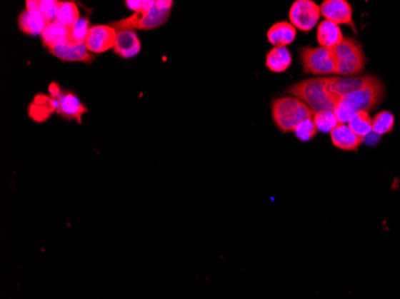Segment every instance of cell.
I'll return each mask as SVG.
<instances>
[{
  "label": "cell",
  "instance_id": "1",
  "mask_svg": "<svg viewBox=\"0 0 400 299\" xmlns=\"http://www.w3.org/2000/svg\"><path fill=\"white\" fill-rule=\"evenodd\" d=\"M385 93V86L378 77L367 86L348 96L343 97L334 107V114L339 123L345 125L357 111H368L376 107L382 101Z\"/></svg>",
  "mask_w": 400,
  "mask_h": 299
},
{
  "label": "cell",
  "instance_id": "2",
  "mask_svg": "<svg viewBox=\"0 0 400 299\" xmlns=\"http://www.w3.org/2000/svg\"><path fill=\"white\" fill-rule=\"evenodd\" d=\"M271 114L279 131L289 133L294 132L301 122L313 118L314 111L296 97L290 96L272 101Z\"/></svg>",
  "mask_w": 400,
  "mask_h": 299
},
{
  "label": "cell",
  "instance_id": "3",
  "mask_svg": "<svg viewBox=\"0 0 400 299\" xmlns=\"http://www.w3.org/2000/svg\"><path fill=\"white\" fill-rule=\"evenodd\" d=\"M286 93L296 97L311 108L314 113L334 111L336 101L332 98L326 88V77L311 78L291 85Z\"/></svg>",
  "mask_w": 400,
  "mask_h": 299
},
{
  "label": "cell",
  "instance_id": "4",
  "mask_svg": "<svg viewBox=\"0 0 400 299\" xmlns=\"http://www.w3.org/2000/svg\"><path fill=\"white\" fill-rule=\"evenodd\" d=\"M337 74L341 77H355L364 70L367 59L359 41L344 37L339 45L331 49Z\"/></svg>",
  "mask_w": 400,
  "mask_h": 299
},
{
  "label": "cell",
  "instance_id": "5",
  "mask_svg": "<svg viewBox=\"0 0 400 299\" xmlns=\"http://www.w3.org/2000/svg\"><path fill=\"white\" fill-rule=\"evenodd\" d=\"M171 0H156L155 8L144 14H134L130 17L111 23L116 30H151L167 22L173 8Z\"/></svg>",
  "mask_w": 400,
  "mask_h": 299
},
{
  "label": "cell",
  "instance_id": "6",
  "mask_svg": "<svg viewBox=\"0 0 400 299\" xmlns=\"http://www.w3.org/2000/svg\"><path fill=\"white\" fill-rule=\"evenodd\" d=\"M49 96L52 97L53 106L56 114L67 120L82 122L86 108L74 93L64 90L58 83H51L49 88Z\"/></svg>",
  "mask_w": 400,
  "mask_h": 299
},
{
  "label": "cell",
  "instance_id": "7",
  "mask_svg": "<svg viewBox=\"0 0 400 299\" xmlns=\"http://www.w3.org/2000/svg\"><path fill=\"white\" fill-rule=\"evenodd\" d=\"M300 63L306 74L324 76L337 74L331 49L324 47H304L300 49Z\"/></svg>",
  "mask_w": 400,
  "mask_h": 299
},
{
  "label": "cell",
  "instance_id": "8",
  "mask_svg": "<svg viewBox=\"0 0 400 299\" xmlns=\"http://www.w3.org/2000/svg\"><path fill=\"white\" fill-rule=\"evenodd\" d=\"M321 16L320 6L311 0H296L289 10V21L297 30L308 33L314 29Z\"/></svg>",
  "mask_w": 400,
  "mask_h": 299
},
{
  "label": "cell",
  "instance_id": "9",
  "mask_svg": "<svg viewBox=\"0 0 400 299\" xmlns=\"http://www.w3.org/2000/svg\"><path fill=\"white\" fill-rule=\"evenodd\" d=\"M375 76L362 77H326L327 91L338 103L343 97L359 91L374 81Z\"/></svg>",
  "mask_w": 400,
  "mask_h": 299
},
{
  "label": "cell",
  "instance_id": "10",
  "mask_svg": "<svg viewBox=\"0 0 400 299\" xmlns=\"http://www.w3.org/2000/svg\"><path fill=\"white\" fill-rule=\"evenodd\" d=\"M118 30L111 24H96L90 28L86 46L91 54H101L113 49Z\"/></svg>",
  "mask_w": 400,
  "mask_h": 299
},
{
  "label": "cell",
  "instance_id": "11",
  "mask_svg": "<svg viewBox=\"0 0 400 299\" xmlns=\"http://www.w3.org/2000/svg\"><path fill=\"white\" fill-rule=\"evenodd\" d=\"M320 11L325 21L337 26H349L356 31L351 5L346 0H325L320 5Z\"/></svg>",
  "mask_w": 400,
  "mask_h": 299
},
{
  "label": "cell",
  "instance_id": "12",
  "mask_svg": "<svg viewBox=\"0 0 400 299\" xmlns=\"http://www.w3.org/2000/svg\"><path fill=\"white\" fill-rule=\"evenodd\" d=\"M53 56L63 61H78V63H91L94 56L86 49V42L67 41L65 44L56 46L49 49Z\"/></svg>",
  "mask_w": 400,
  "mask_h": 299
},
{
  "label": "cell",
  "instance_id": "13",
  "mask_svg": "<svg viewBox=\"0 0 400 299\" xmlns=\"http://www.w3.org/2000/svg\"><path fill=\"white\" fill-rule=\"evenodd\" d=\"M141 49V42L134 30H118L115 37L114 51L124 59H131L138 56Z\"/></svg>",
  "mask_w": 400,
  "mask_h": 299
},
{
  "label": "cell",
  "instance_id": "14",
  "mask_svg": "<svg viewBox=\"0 0 400 299\" xmlns=\"http://www.w3.org/2000/svg\"><path fill=\"white\" fill-rule=\"evenodd\" d=\"M331 141L336 148L343 151H357L361 144L364 143V139L356 136L348 125H339L334 128L330 133Z\"/></svg>",
  "mask_w": 400,
  "mask_h": 299
},
{
  "label": "cell",
  "instance_id": "15",
  "mask_svg": "<svg viewBox=\"0 0 400 299\" xmlns=\"http://www.w3.org/2000/svg\"><path fill=\"white\" fill-rule=\"evenodd\" d=\"M267 40L274 47L291 45L297 36V29L290 22H277L267 31Z\"/></svg>",
  "mask_w": 400,
  "mask_h": 299
},
{
  "label": "cell",
  "instance_id": "16",
  "mask_svg": "<svg viewBox=\"0 0 400 299\" xmlns=\"http://www.w3.org/2000/svg\"><path fill=\"white\" fill-rule=\"evenodd\" d=\"M343 39L344 36L341 33V26L329 22V21L319 23L318 29H316V40H318L320 47L327 49H334L336 46L341 44Z\"/></svg>",
  "mask_w": 400,
  "mask_h": 299
},
{
  "label": "cell",
  "instance_id": "17",
  "mask_svg": "<svg viewBox=\"0 0 400 299\" xmlns=\"http://www.w3.org/2000/svg\"><path fill=\"white\" fill-rule=\"evenodd\" d=\"M41 37L45 47L51 49L71 40L70 28L64 26L56 19V21L49 22L46 26L44 33L41 34Z\"/></svg>",
  "mask_w": 400,
  "mask_h": 299
},
{
  "label": "cell",
  "instance_id": "18",
  "mask_svg": "<svg viewBox=\"0 0 400 299\" xmlns=\"http://www.w3.org/2000/svg\"><path fill=\"white\" fill-rule=\"evenodd\" d=\"M293 64V56L286 47H274L267 53L265 65L274 74L286 72Z\"/></svg>",
  "mask_w": 400,
  "mask_h": 299
},
{
  "label": "cell",
  "instance_id": "19",
  "mask_svg": "<svg viewBox=\"0 0 400 299\" xmlns=\"http://www.w3.org/2000/svg\"><path fill=\"white\" fill-rule=\"evenodd\" d=\"M49 22L40 14L33 11H23L19 17V29L26 35H41Z\"/></svg>",
  "mask_w": 400,
  "mask_h": 299
},
{
  "label": "cell",
  "instance_id": "20",
  "mask_svg": "<svg viewBox=\"0 0 400 299\" xmlns=\"http://www.w3.org/2000/svg\"><path fill=\"white\" fill-rule=\"evenodd\" d=\"M53 113H56V111L52 97L45 93L37 95L29 106V116L37 122L46 121Z\"/></svg>",
  "mask_w": 400,
  "mask_h": 299
},
{
  "label": "cell",
  "instance_id": "21",
  "mask_svg": "<svg viewBox=\"0 0 400 299\" xmlns=\"http://www.w3.org/2000/svg\"><path fill=\"white\" fill-rule=\"evenodd\" d=\"M59 5L60 1L56 0H28L26 10L40 14L49 23L56 21Z\"/></svg>",
  "mask_w": 400,
  "mask_h": 299
},
{
  "label": "cell",
  "instance_id": "22",
  "mask_svg": "<svg viewBox=\"0 0 400 299\" xmlns=\"http://www.w3.org/2000/svg\"><path fill=\"white\" fill-rule=\"evenodd\" d=\"M349 128L359 138H364L373 132V118L368 111H357L348 122Z\"/></svg>",
  "mask_w": 400,
  "mask_h": 299
},
{
  "label": "cell",
  "instance_id": "23",
  "mask_svg": "<svg viewBox=\"0 0 400 299\" xmlns=\"http://www.w3.org/2000/svg\"><path fill=\"white\" fill-rule=\"evenodd\" d=\"M82 19L79 15V9L74 1H60L58 14H56V21L61 23L64 26L72 28L76 23Z\"/></svg>",
  "mask_w": 400,
  "mask_h": 299
},
{
  "label": "cell",
  "instance_id": "24",
  "mask_svg": "<svg viewBox=\"0 0 400 299\" xmlns=\"http://www.w3.org/2000/svg\"><path fill=\"white\" fill-rule=\"evenodd\" d=\"M313 122L318 132L321 133H331L339 125L337 116L332 111H324L314 113Z\"/></svg>",
  "mask_w": 400,
  "mask_h": 299
},
{
  "label": "cell",
  "instance_id": "25",
  "mask_svg": "<svg viewBox=\"0 0 400 299\" xmlns=\"http://www.w3.org/2000/svg\"><path fill=\"white\" fill-rule=\"evenodd\" d=\"M394 115L389 111H382L373 118V132L376 136L391 133L394 127Z\"/></svg>",
  "mask_w": 400,
  "mask_h": 299
},
{
  "label": "cell",
  "instance_id": "26",
  "mask_svg": "<svg viewBox=\"0 0 400 299\" xmlns=\"http://www.w3.org/2000/svg\"><path fill=\"white\" fill-rule=\"evenodd\" d=\"M294 133L299 141H309L316 136L318 130L315 127L313 118H308V120H304L296 126V128L294 130Z\"/></svg>",
  "mask_w": 400,
  "mask_h": 299
},
{
  "label": "cell",
  "instance_id": "27",
  "mask_svg": "<svg viewBox=\"0 0 400 299\" xmlns=\"http://www.w3.org/2000/svg\"><path fill=\"white\" fill-rule=\"evenodd\" d=\"M89 19L82 17L72 28H70L71 41L74 42H86L90 31Z\"/></svg>",
  "mask_w": 400,
  "mask_h": 299
},
{
  "label": "cell",
  "instance_id": "28",
  "mask_svg": "<svg viewBox=\"0 0 400 299\" xmlns=\"http://www.w3.org/2000/svg\"><path fill=\"white\" fill-rule=\"evenodd\" d=\"M156 0H126L125 5L134 14H144L155 8Z\"/></svg>",
  "mask_w": 400,
  "mask_h": 299
}]
</instances>
